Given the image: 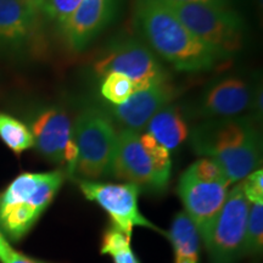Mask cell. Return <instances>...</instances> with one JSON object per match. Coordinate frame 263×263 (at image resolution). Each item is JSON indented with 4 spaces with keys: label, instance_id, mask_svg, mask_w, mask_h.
Here are the masks:
<instances>
[{
    "label": "cell",
    "instance_id": "44dd1931",
    "mask_svg": "<svg viewBox=\"0 0 263 263\" xmlns=\"http://www.w3.org/2000/svg\"><path fill=\"white\" fill-rule=\"evenodd\" d=\"M263 249V202L250 203L245 230L244 255H259Z\"/></svg>",
    "mask_w": 263,
    "mask_h": 263
},
{
    "label": "cell",
    "instance_id": "8992f818",
    "mask_svg": "<svg viewBox=\"0 0 263 263\" xmlns=\"http://www.w3.org/2000/svg\"><path fill=\"white\" fill-rule=\"evenodd\" d=\"M179 21L200 41L227 59L242 48L244 24L228 6L164 0Z\"/></svg>",
    "mask_w": 263,
    "mask_h": 263
},
{
    "label": "cell",
    "instance_id": "d4e9b609",
    "mask_svg": "<svg viewBox=\"0 0 263 263\" xmlns=\"http://www.w3.org/2000/svg\"><path fill=\"white\" fill-rule=\"evenodd\" d=\"M182 3H201V4H211L218 6H228L229 0H174Z\"/></svg>",
    "mask_w": 263,
    "mask_h": 263
},
{
    "label": "cell",
    "instance_id": "4316f807",
    "mask_svg": "<svg viewBox=\"0 0 263 263\" xmlns=\"http://www.w3.org/2000/svg\"><path fill=\"white\" fill-rule=\"evenodd\" d=\"M259 3H262V0H259Z\"/></svg>",
    "mask_w": 263,
    "mask_h": 263
},
{
    "label": "cell",
    "instance_id": "9c48e42d",
    "mask_svg": "<svg viewBox=\"0 0 263 263\" xmlns=\"http://www.w3.org/2000/svg\"><path fill=\"white\" fill-rule=\"evenodd\" d=\"M94 71L101 77L107 73L126 76L133 82L137 90L168 80L155 54L145 43L136 38L121 39L111 44L95 61Z\"/></svg>",
    "mask_w": 263,
    "mask_h": 263
},
{
    "label": "cell",
    "instance_id": "9a60e30c",
    "mask_svg": "<svg viewBox=\"0 0 263 263\" xmlns=\"http://www.w3.org/2000/svg\"><path fill=\"white\" fill-rule=\"evenodd\" d=\"M252 91L242 78L226 77L217 80L202 94L199 115L209 118L235 117L251 106Z\"/></svg>",
    "mask_w": 263,
    "mask_h": 263
},
{
    "label": "cell",
    "instance_id": "cb8c5ba5",
    "mask_svg": "<svg viewBox=\"0 0 263 263\" xmlns=\"http://www.w3.org/2000/svg\"><path fill=\"white\" fill-rule=\"evenodd\" d=\"M0 263H48V262L29 257V256L22 254V252L15 250L12 246H10L8 250H5V251L0 255Z\"/></svg>",
    "mask_w": 263,
    "mask_h": 263
},
{
    "label": "cell",
    "instance_id": "8fae6325",
    "mask_svg": "<svg viewBox=\"0 0 263 263\" xmlns=\"http://www.w3.org/2000/svg\"><path fill=\"white\" fill-rule=\"evenodd\" d=\"M33 146L43 157L74 174L78 150L73 138V127L65 111L57 107L45 108L31 121Z\"/></svg>",
    "mask_w": 263,
    "mask_h": 263
},
{
    "label": "cell",
    "instance_id": "7402d4cb",
    "mask_svg": "<svg viewBox=\"0 0 263 263\" xmlns=\"http://www.w3.org/2000/svg\"><path fill=\"white\" fill-rule=\"evenodd\" d=\"M82 0H28L41 17L60 26L78 8Z\"/></svg>",
    "mask_w": 263,
    "mask_h": 263
},
{
    "label": "cell",
    "instance_id": "7a4b0ae2",
    "mask_svg": "<svg viewBox=\"0 0 263 263\" xmlns=\"http://www.w3.org/2000/svg\"><path fill=\"white\" fill-rule=\"evenodd\" d=\"M196 154L221 167L228 182H241L261 164V140L249 117L210 118L190 133Z\"/></svg>",
    "mask_w": 263,
    "mask_h": 263
},
{
    "label": "cell",
    "instance_id": "5b68a950",
    "mask_svg": "<svg viewBox=\"0 0 263 263\" xmlns=\"http://www.w3.org/2000/svg\"><path fill=\"white\" fill-rule=\"evenodd\" d=\"M73 138L78 156L74 174L83 180L114 177L117 149V132L103 111L87 108L76 120Z\"/></svg>",
    "mask_w": 263,
    "mask_h": 263
},
{
    "label": "cell",
    "instance_id": "e0dca14e",
    "mask_svg": "<svg viewBox=\"0 0 263 263\" xmlns=\"http://www.w3.org/2000/svg\"><path fill=\"white\" fill-rule=\"evenodd\" d=\"M168 238L174 250V262L199 263V230L184 211L178 212L173 218Z\"/></svg>",
    "mask_w": 263,
    "mask_h": 263
},
{
    "label": "cell",
    "instance_id": "d6986e66",
    "mask_svg": "<svg viewBox=\"0 0 263 263\" xmlns=\"http://www.w3.org/2000/svg\"><path fill=\"white\" fill-rule=\"evenodd\" d=\"M101 254L110 255L114 263H139L130 246V238L111 227L103 236Z\"/></svg>",
    "mask_w": 263,
    "mask_h": 263
},
{
    "label": "cell",
    "instance_id": "2e32d148",
    "mask_svg": "<svg viewBox=\"0 0 263 263\" xmlns=\"http://www.w3.org/2000/svg\"><path fill=\"white\" fill-rule=\"evenodd\" d=\"M146 128V133L151 134L168 151L182 145L190 133L180 108L171 104L161 108L147 122Z\"/></svg>",
    "mask_w": 263,
    "mask_h": 263
},
{
    "label": "cell",
    "instance_id": "603a6c76",
    "mask_svg": "<svg viewBox=\"0 0 263 263\" xmlns=\"http://www.w3.org/2000/svg\"><path fill=\"white\" fill-rule=\"evenodd\" d=\"M244 195L250 203L263 202V171L258 168L241 180Z\"/></svg>",
    "mask_w": 263,
    "mask_h": 263
},
{
    "label": "cell",
    "instance_id": "484cf974",
    "mask_svg": "<svg viewBox=\"0 0 263 263\" xmlns=\"http://www.w3.org/2000/svg\"><path fill=\"white\" fill-rule=\"evenodd\" d=\"M10 246H11V244H10V242L8 241V239L3 235V233L0 232V255H2L5 250H8Z\"/></svg>",
    "mask_w": 263,
    "mask_h": 263
},
{
    "label": "cell",
    "instance_id": "6da1fadb",
    "mask_svg": "<svg viewBox=\"0 0 263 263\" xmlns=\"http://www.w3.org/2000/svg\"><path fill=\"white\" fill-rule=\"evenodd\" d=\"M134 26L151 51L178 71H211L222 60L179 21L164 0H136Z\"/></svg>",
    "mask_w": 263,
    "mask_h": 263
},
{
    "label": "cell",
    "instance_id": "ffe728a7",
    "mask_svg": "<svg viewBox=\"0 0 263 263\" xmlns=\"http://www.w3.org/2000/svg\"><path fill=\"white\" fill-rule=\"evenodd\" d=\"M136 85L129 78L120 73H107L103 77L100 94L114 106L122 105L136 91Z\"/></svg>",
    "mask_w": 263,
    "mask_h": 263
},
{
    "label": "cell",
    "instance_id": "ac0fdd59",
    "mask_svg": "<svg viewBox=\"0 0 263 263\" xmlns=\"http://www.w3.org/2000/svg\"><path fill=\"white\" fill-rule=\"evenodd\" d=\"M0 139L16 154L33 147V137L29 128L21 121L3 112H0Z\"/></svg>",
    "mask_w": 263,
    "mask_h": 263
},
{
    "label": "cell",
    "instance_id": "7c38bea8",
    "mask_svg": "<svg viewBox=\"0 0 263 263\" xmlns=\"http://www.w3.org/2000/svg\"><path fill=\"white\" fill-rule=\"evenodd\" d=\"M41 45V16L28 0H0V52L24 58Z\"/></svg>",
    "mask_w": 263,
    "mask_h": 263
},
{
    "label": "cell",
    "instance_id": "ba28073f",
    "mask_svg": "<svg viewBox=\"0 0 263 263\" xmlns=\"http://www.w3.org/2000/svg\"><path fill=\"white\" fill-rule=\"evenodd\" d=\"M249 209L250 202L241 183H236L229 190L222 210L201 236L210 263H236L244 256Z\"/></svg>",
    "mask_w": 263,
    "mask_h": 263
},
{
    "label": "cell",
    "instance_id": "30bf717a",
    "mask_svg": "<svg viewBox=\"0 0 263 263\" xmlns=\"http://www.w3.org/2000/svg\"><path fill=\"white\" fill-rule=\"evenodd\" d=\"M81 192L89 201L98 203L110 216L114 227L132 239L136 227L154 229L164 235L159 227L145 218L138 206L140 189L130 183H101L78 180Z\"/></svg>",
    "mask_w": 263,
    "mask_h": 263
},
{
    "label": "cell",
    "instance_id": "3957f363",
    "mask_svg": "<svg viewBox=\"0 0 263 263\" xmlns=\"http://www.w3.org/2000/svg\"><path fill=\"white\" fill-rule=\"evenodd\" d=\"M61 170L25 172L0 193V232L8 241H20L31 232L54 201L65 182Z\"/></svg>",
    "mask_w": 263,
    "mask_h": 263
},
{
    "label": "cell",
    "instance_id": "277c9868",
    "mask_svg": "<svg viewBox=\"0 0 263 263\" xmlns=\"http://www.w3.org/2000/svg\"><path fill=\"white\" fill-rule=\"evenodd\" d=\"M172 171L170 151L149 133L122 128L117 133L114 177L140 190L162 193L168 186Z\"/></svg>",
    "mask_w": 263,
    "mask_h": 263
},
{
    "label": "cell",
    "instance_id": "5bb4252c",
    "mask_svg": "<svg viewBox=\"0 0 263 263\" xmlns=\"http://www.w3.org/2000/svg\"><path fill=\"white\" fill-rule=\"evenodd\" d=\"M178 95V90L168 80L150 85L145 89L134 91L126 103L111 106L110 114L123 128L140 130L161 108L171 104Z\"/></svg>",
    "mask_w": 263,
    "mask_h": 263
},
{
    "label": "cell",
    "instance_id": "4fadbf2b",
    "mask_svg": "<svg viewBox=\"0 0 263 263\" xmlns=\"http://www.w3.org/2000/svg\"><path fill=\"white\" fill-rule=\"evenodd\" d=\"M121 0H82L73 14L59 26L72 50L83 51L112 22Z\"/></svg>",
    "mask_w": 263,
    "mask_h": 263
},
{
    "label": "cell",
    "instance_id": "52a82bcc",
    "mask_svg": "<svg viewBox=\"0 0 263 263\" xmlns=\"http://www.w3.org/2000/svg\"><path fill=\"white\" fill-rule=\"evenodd\" d=\"M229 186L221 167L209 157L195 161L180 176L177 192L200 238L222 210Z\"/></svg>",
    "mask_w": 263,
    "mask_h": 263
}]
</instances>
